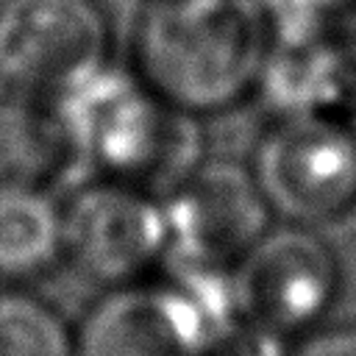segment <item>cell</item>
<instances>
[{"instance_id": "2", "label": "cell", "mask_w": 356, "mask_h": 356, "mask_svg": "<svg viewBox=\"0 0 356 356\" xmlns=\"http://www.w3.org/2000/svg\"><path fill=\"white\" fill-rule=\"evenodd\" d=\"M58 111L67 147L111 181L172 192L197 170L200 139L192 114L164 103L142 78L103 67L61 97Z\"/></svg>"}, {"instance_id": "6", "label": "cell", "mask_w": 356, "mask_h": 356, "mask_svg": "<svg viewBox=\"0 0 356 356\" xmlns=\"http://www.w3.org/2000/svg\"><path fill=\"white\" fill-rule=\"evenodd\" d=\"M167 248L184 270H234L267 234L270 206L253 172L234 164L197 167L170 192Z\"/></svg>"}, {"instance_id": "3", "label": "cell", "mask_w": 356, "mask_h": 356, "mask_svg": "<svg viewBox=\"0 0 356 356\" xmlns=\"http://www.w3.org/2000/svg\"><path fill=\"white\" fill-rule=\"evenodd\" d=\"M108 31L95 0H0V86L58 103L106 67Z\"/></svg>"}, {"instance_id": "8", "label": "cell", "mask_w": 356, "mask_h": 356, "mask_svg": "<svg viewBox=\"0 0 356 356\" xmlns=\"http://www.w3.org/2000/svg\"><path fill=\"white\" fill-rule=\"evenodd\" d=\"M214 345L211 325L181 284L114 286L75 334V356H211Z\"/></svg>"}, {"instance_id": "13", "label": "cell", "mask_w": 356, "mask_h": 356, "mask_svg": "<svg viewBox=\"0 0 356 356\" xmlns=\"http://www.w3.org/2000/svg\"><path fill=\"white\" fill-rule=\"evenodd\" d=\"M284 36L339 39L356 22V0H281Z\"/></svg>"}, {"instance_id": "10", "label": "cell", "mask_w": 356, "mask_h": 356, "mask_svg": "<svg viewBox=\"0 0 356 356\" xmlns=\"http://www.w3.org/2000/svg\"><path fill=\"white\" fill-rule=\"evenodd\" d=\"M61 250L64 211L31 181L0 184V275H33Z\"/></svg>"}, {"instance_id": "12", "label": "cell", "mask_w": 356, "mask_h": 356, "mask_svg": "<svg viewBox=\"0 0 356 356\" xmlns=\"http://www.w3.org/2000/svg\"><path fill=\"white\" fill-rule=\"evenodd\" d=\"M0 356H75V334L39 298L0 295Z\"/></svg>"}, {"instance_id": "1", "label": "cell", "mask_w": 356, "mask_h": 356, "mask_svg": "<svg viewBox=\"0 0 356 356\" xmlns=\"http://www.w3.org/2000/svg\"><path fill=\"white\" fill-rule=\"evenodd\" d=\"M259 0H147L136 22L139 78L186 114L236 106L270 58Z\"/></svg>"}, {"instance_id": "11", "label": "cell", "mask_w": 356, "mask_h": 356, "mask_svg": "<svg viewBox=\"0 0 356 356\" xmlns=\"http://www.w3.org/2000/svg\"><path fill=\"white\" fill-rule=\"evenodd\" d=\"M67 147L58 122L44 120L28 103L0 97V184H36Z\"/></svg>"}, {"instance_id": "5", "label": "cell", "mask_w": 356, "mask_h": 356, "mask_svg": "<svg viewBox=\"0 0 356 356\" xmlns=\"http://www.w3.org/2000/svg\"><path fill=\"white\" fill-rule=\"evenodd\" d=\"M239 317L278 339L320 323L339 292L334 250L306 225L267 231L231 270Z\"/></svg>"}, {"instance_id": "9", "label": "cell", "mask_w": 356, "mask_h": 356, "mask_svg": "<svg viewBox=\"0 0 356 356\" xmlns=\"http://www.w3.org/2000/svg\"><path fill=\"white\" fill-rule=\"evenodd\" d=\"M261 81H267L281 117L345 120V106L356 97L353 64L334 39L320 36H286L278 56L270 50Z\"/></svg>"}, {"instance_id": "4", "label": "cell", "mask_w": 356, "mask_h": 356, "mask_svg": "<svg viewBox=\"0 0 356 356\" xmlns=\"http://www.w3.org/2000/svg\"><path fill=\"white\" fill-rule=\"evenodd\" d=\"M250 172L270 211L289 222L339 220L356 206V128L348 120L278 117Z\"/></svg>"}, {"instance_id": "7", "label": "cell", "mask_w": 356, "mask_h": 356, "mask_svg": "<svg viewBox=\"0 0 356 356\" xmlns=\"http://www.w3.org/2000/svg\"><path fill=\"white\" fill-rule=\"evenodd\" d=\"M64 250L97 281L134 284L167 250V214L150 192L108 178L64 211Z\"/></svg>"}, {"instance_id": "14", "label": "cell", "mask_w": 356, "mask_h": 356, "mask_svg": "<svg viewBox=\"0 0 356 356\" xmlns=\"http://www.w3.org/2000/svg\"><path fill=\"white\" fill-rule=\"evenodd\" d=\"M286 356H356V325L312 331Z\"/></svg>"}]
</instances>
